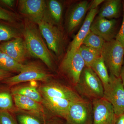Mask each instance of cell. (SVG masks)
<instances>
[{"label": "cell", "instance_id": "cell-1", "mask_svg": "<svg viewBox=\"0 0 124 124\" xmlns=\"http://www.w3.org/2000/svg\"><path fill=\"white\" fill-rule=\"evenodd\" d=\"M24 40L30 55L39 59L49 68L53 67V57L45 44L39 29L31 21H26L23 31Z\"/></svg>", "mask_w": 124, "mask_h": 124}, {"label": "cell", "instance_id": "cell-2", "mask_svg": "<svg viewBox=\"0 0 124 124\" xmlns=\"http://www.w3.org/2000/svg\"><path fill=\"white\" fill-rule=\"evenodd\" d=\"M75 86L78 93L89 99L93 100L104 97L102 83L91 68L85 67Z\"/></svg>", "mask_w": 124, "mask_h": 124}, {"label": "cell", "instance_id": "cell-3", "mask_svg": "<svg viewBox=\"0 0 124 124\" xmlns=\"http://www.w3.org/2000/svg\"><path fill=\"white\" fill-rule=\"evenodd\" d=\"M101 56L110 74L120 77L124 62V47L116 39L106 42L101 50Z\"/></svg>", "mask_w": 124, "mask_h": 124}, {"label": "cell", "instance_id": "cell-4", "mask_svg": "<svg viewBox=\"0 0 124 124\" xmlns=\"http://www.w3.org/2000/svg\"><path fill=\"white\" fill-rule=\"evenodd\" d=\"M109 82L104 87L103 98L113 107L116 116L124 112V87L120 77L110 74Z\"/></svg>", "mask_w": 124, "mask_h": 124}, {"label": "cell", "instance_id": "cell-5", "mask_svg": "<svg viewBox=\"0 0 124 124\" xmlns=\"http://www.w3.org/2000/svg\"><path fill=\"white\" fill-rule=\"evenodd\" d=\"M51 76L43 68L36 63L25 64L24 68L19 74L10 77L3 82L9 86H14L20 83L33 81L48 82Z\"/></svg>", "mask_w": 124, "mask_h": 124}, {"label": "cell", "instance_id": "cell-6", "mask_svg": "<svg viewBox=\"0 0 124 124\" xmlns=\"http://www.w3.org/2000/svg\"><path fill=\"white\" fill-rule=\"evenodd\" d=\"M38 24L39 31L45 40L48 49L57 56H61L64 46V39L61 31L47 19L42 20Z\"/></svg>", "mask_w": 124, "mask_h": 124}, {"label": "cell", "instance_id": "cell-7", "mask_svg": "<svg viewBox=\"0 0 124 124\" xmlns=\"http://www.w3.org/2000/svg\"><path fill=\"white\" fill-rule=\"evenodd\" d=\"M64 120L68 124H92L93 121L92 102L84 99L72 102Z\"/></svg>", "mask_w": 124, "mask_h": 124}, {"label": "cell", "instance_id": "cell-8", "mask_svg": "<svg viewBox=\"0 0 124 124\" xmlns=\"http://www.w3.org/2000/svg\"><path fill=\"white\" fill-rule=\"evenodd\" d=\"M18 8L20 13L29 21L38 23L42 20H48L46 2L44 0H20Z\"/></svg>", "mask_w": 124, "mask_h": 124}, {"label": "cell", "instance_id": "cell-9", "mask_svg": "<svg viewBox=\"0 0 124 124\" xmlns=\"http://www.w3.org/2000/svg\"><path fill=\"white\" fill-rule=\"evenodd\" d=\"M42 97L64 99L71 102L78 101L84 99L75 90L57 82H48L40 87Z\"/></svg>", "mask_w": 124, "mask_h": 124}, {"label": "cell", "instance_id": "cell-10", "mask_svg": "<svg viewBox=\"0 0 124 124\" xmlns=\"http://www.w3.org/2000/svg\"><path fill=\"white\" fill-rule=\"evenodd\" d=\"M93 121L92 124H114L116 115L112 105L104 98L92 102Z\"/></svg>", "mask_w": 124, "mask_h": 124}, {"label": "cell", "instance_id": "cell-11", "mask_svg": "<svg viewBox=\"0 0 124 124\" xmlns=\"http://www.w3.org/2000/svg\"><path fill=\"white\" fill-rule=\"evenodd\" d=\"M85 66L84 61L78 50L71 56H65L61 64V68L75 86L79 82Z\"/></svg>", "mask_w": 124, "mask_h": 124}, {"label": "cell", "instance_id": "cell-12", "mask_svg": "<svg viewBox=\"0 0 124 124\" xmlns=\"http://www.w3.org/2000/svg\"><path fill=\"white\" fill-rule=\"evenodd\" d=\"M0 49L20 64H23L31 55L24 39L20 37L1 43L0 44Z\"/></svg>", "mask_w": 124, "mask_h": 124}, {"label": "cell", "instance_id": "cell-13", "mask_svg": "<svg viewBox=\"0 0 124 124\" xmlns=\"http://www.w3.org/2000/svg\"><path fill=\"white\" fill-rule=\"evenodd\" d=\"M116 24L115 19L109 20L98 16L93 20L90 31L108 42L114 39Z\"/></svg>", "mask_w": 124, "mask_h": 124}, {"label": "cell", "instance_id": "cell-14", "mask_svg": "<svg viewBox=\"0 0 124 124\" xmlns=\"http://www.w3.org/2000/svg\"><path fill=\"white\" fill-rule=\"evenodd\" d=\"M98 8L89 10L83 25L71 42L65 56H71L78 50L82 45L85 38L90 31L91 23L98 13Z\"/></svg>", "mask_w": 124, "mask_h": 124}, {"label": "cell", "instance_id": "cell-15", "mask_svg": "<svg viewBox=\"0 0 124 124\" xmlns=\"http://www.w3.org/2000/svg\"><path fill=\"white\" fill-rule=\"evenodd\" d=\"M90 3L82 1L73 5L69 10L66 20L67 31L72 32L79 25L89 9Z\"/></svg>", "mask_w": 124, "mask_h": 124}, {"label": "cell", "instance_id": "cell-16", "mask_svg": "<svg viewBox=\"0 0 124 124\" xmlns=\"http://www.w3.org/2000/svg\"><path fill=\"white\" fill-rule=\"evenodd\" d=\"M72 102L60 98L42 97V103L54 115L65 119Z\"/></svg>", "mask_w": 124, "mask_h": 124}, {"label": "cell", "instance_id": "cell-17", "mask_svg": "<svg viewBox=\"0 0 124 124\" xmlns=\"http://www.w3.org/2000/svg\"><path fill=\"white\" fill-rule=\"evenodd\" d=\"M13 97L15 104L17 108L32 112V114L46 120L43 116L44 108L40 103L22 95H14Z\"/></svg>", "mask_w": 124, "mask_h": 124}, {"label": "cell", "instance_id": "cell-18", "mask_svg": "<svg viewBox=\"0 0 124 124\" xmlns=\"http://www.w3.org/2000/svg\"><path fill=\"white\" fill-rule=\"evenodd\" d=\"M121 1L109 0L103 5L99 12L98 16L107 19H112L119 16Z\"/></svg>", "mask_w": 124, "mask_h": 124}, {"label": "cell", "instance_id": "cell-19", "mask_svg": "<svg viewBox=\"0 0 124 124\" xmlns=\"http://www.w3.org/2000/svg\"><path fill=\"white\" fill-rule=\"evenodd\" d=\"M48 21L52 24H59L62 20L63 6L60 1L56 0H49L46 3Z\"/></svg>", "mask_w": 124, "mask_h": 124}, {"label": "cell", "instance_id": "cell-20", "mask_svg": "<svg viewBox=\"0 0 124 124\" xmlns=\"http://www.w3.org/2000/svg\"><path fill=\"white\" fill-rule=\"evenodd\" d=\"M11 92L12 95H22L40 103L42 102L41 94L35 86L27 85L16 86L11 88Z\"/></svg>", "mask_w": 124, "mask_h": 124}, {"label": "cell", "instance_id": "cell-21", "mask_svg": "<svg viewBox=\"0 0 124 124\" xmlns=\"http://www.w3.org/2000/svg\"><path fill=\"white\" fill-rule=\"evenodd\" d=\"M25 64H20L0 49V69L12 72H20Z\"/></svg>", "mask_w": 124, "mask_h": 124}, {"label": "cell", "instance_id": "cell-22", "mask_svg": "<svg viewBox=\"0 0 124 124\" xmlns=\"http://www.w3.org/2000/svg\"><path fill=\"white\" fill-rule=\"evenodd\" d=\"M91 68L101 80L103 86L108 84L110 76L108 71L107 67L101 56L94 62Z\"/></svg>", "mask_w": 124, "mask_h": 124}, {"label": "cell", "instance_id": "cell-23", "mask_svg": "<svg viewBox=\"0 0 124 124\" xmlns=\"http://www.w3.org/2000/svg\"><path fill=\"white\" fill-rule=\"evenodd\" d=\"M78 50L87 67L91 68L94 62L101 57V51L84 45H81Z\"/></svg>", "mask_w": 124, "mask_h": 124}, {"label": "cell", "instance_id": "cell-24", "mask_svg": "<svg viewBox=\"0 0 124 124\" xmlns=\"http://www.w3.org/2000/svg\"><path fill=\"white\" fill-rule=\"evenodd\" d=\"M105 42L101 37L90 31L83 41L82 45L101 51Z\"/></svg>", "mask_w": 124, "mask_h": 124}, {"label": "cell", "instance_id": "cell-25", "mask_svg": "<svg viewBox=\"0 0 124 124\" xmlns=\"http://www.w3.org/2000/svg\"><path fill=\"white\" fill-rule=\"evenodd\" d=\"M20 37L18 32L12 27L0 23V43L2 41L10 40Z\"/></svg>", "mask_w": 124, "mask_h": 124}, {"label": "cell", "instance_id": "cell-26", "mask_svg": "<svg viewBox=\"0 0 124 124\" xmlns=\"http://www.w3.org/2000/svg\"><path fill=\"white\" fill-rule=\"evenodd\" d=\"M12 94L6 91H0V111H10L14 108Z\"/></svg>", "mask_w": 124, "mask_h": 124}, {"label": "cell", "instance_id": "cell-27", "mask_svg": "<svg viewBox=\"0 0 124 124\" xmlns=\"http://www.w3.org/2000/svg\"><path fill=\"white\" fill-rule=\"evenodd\" d=\"M46 120L36 115L31 114H19L17 116L19 124H45Z\"/></svg>", "mask_w": 124, "mask_h": 124}, {"label": "cell", "instance_id": "cell-28", "mask_svg": "<svg viewBox=\"0 0 124 124\" xmlns=\"http://www.w3.org/2000/svg\"><path fill=\"white\" fill-rule=\"evenodd\" d=\"M0 124H19L9 112L0 111Z\"/></svg>", "mask_w": 124, "mask_h": 124}, {"label": "cell", "instance_id": "cell-29", "mask_svg": "<svg viewBox=\"0 0 124 124\" xmlns=\"http://www.w3.org/2000/svg\"><path fill=\"white\" fill-rule=\"evenodd\" d=\"M0 19L11 22H14L15 18L11 13L0 7Z\"/></svg>", "mask_w": 124, "mask_h": 124}, {"label": "cell", "instance_id": "cell-30", "mask_svg": "<svg viewBox=\"0 0 124 124\" xmlns=\"http://www.w3.org/2000/svg\"><path fill=\"white\" fill-rule=\"evenodd\" d=\"M116 39L124 47V7L123 21L120 31L116 36Z\"/></svg>", "mask_w": 124, "mask_h": 124}, {"label": "cell", "instance_id": "cell-31", "mask_svg": "<svg viewBox=\"0 0 124 124\" xmlns=\"http://www.w3.org/2000/svg\"><path fill=\"white\" fill-rule=\"evenodd\" d=\"M45 124H68L66 122L63 121L58 117H52L46 120Z\"/></svg>", "mask_w": 124, "mask_h": 124}, {"label": "cell", "instance_id": "cell-32", "mask_svg": "<svg viewBox=\"0 0 124 124\" xmlns=\"http://www.w3.org/2000/svg\"><path fill=\"white\" fill-rule=\"evenodd\" d=\"M104 0H94L90 3L89 9V10L97 8L99 5L104 1Z\"/></svg>", "mask_w": 124, "mask_h": 124}, {"label": "cell", "instance_id": "cell-33", "mask_svg": "<svg viewBox=\"0 0 124 124\" xmlns=\"http://www.w3.org/2000/svg\"><path fill=\"white\" fill-rule=\"evenodd\" d=\"M11 74L9 72L0 69V81H3L8 78L11 77Z\"/></svg>", "mask_w": 124, "mask_h": 124}, {"label": "cell", "instance_id": "cell-34", "mask_svg": "<svg viewBox=\"0 0 124 124\" xmlns=\"http://www.w3.org/2000/svg\"><path fill=\"white\" fill-rule=\"evenodd\" d=\"M114 124H124V112L118 116H116Z\"/></svg>", "mask_w": 124, "mask_h": 124}, {"label": "cell", "instance_id": "cell-35", "mask_svg": "<svg viewBox=\"0 0 124 124\" xmlns=\"http://www.w3.org/2000/svg\"><path fill=\"white\" fill-rule=\"evenodd\" d=\"M0 2L8 7H13L15 4V1L13 0H1Z\"/></svg>", "mask_w": 124, "mask_h": 124}, {"label": "cell", "instance_id": "cell-36", "mask_svg": "<svg viewBox=\"0 0 124 124\" xmlns=\"http://www.w3.org/2000/svg\"><path fill=\"white\" fill-rule=\"evenodd\" d=\"M120 78L121 79L122 84H123L124 87V63L123 66H122V69H121L120 75Z\"/></svg>", "mask_w": 124, "mask_h": 124}]
</instances>
